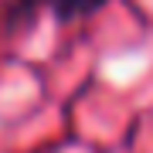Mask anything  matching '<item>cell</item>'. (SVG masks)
<instances>
[{"label":"cell","instance_id":"obj_1","mask_svg":"<svg viewBox=\"0 0 153 153\" xmlns=\"http://www.w3.org/2000/svg\"><path fill=\"white\" fill-rule=\"evenodd\" d=\"M109 0H14L7 21H24V17H34L41 10H48L58 24H71V21H85V17L99 14Z\"/></svg>","mask_w":153,"mask_h":153}]
</instances>
